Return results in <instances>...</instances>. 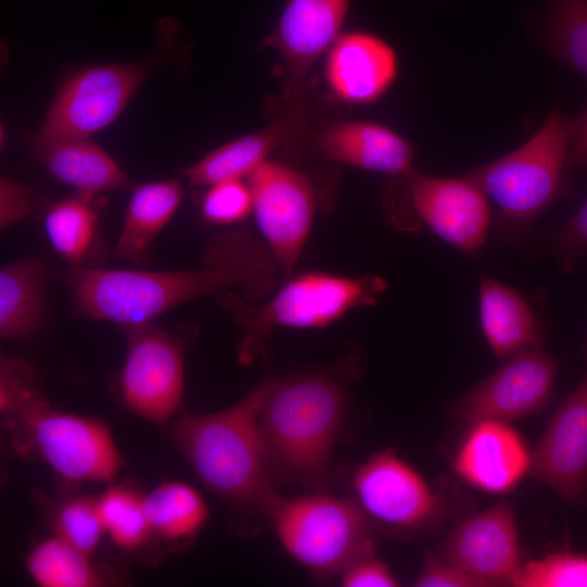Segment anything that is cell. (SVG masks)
Segmentation results:
<instances>
[{
    "label": "cell",
    "instance_id": "6da1fadb",
    "mask_svg": "<svg viewBox=\"0 0 587 587\" xmlns=\"http://www.w3.org/2000/svg\"><path fill=\"white\" fill-rule=\"evenodd\" d=\"M201 262L200 267L166 272L72 266L65 280L84 314L130 328L208 295L233 290L254 301L282 280L264 241L248 232L214 236Z\"/></svg>",
    "mask_w": 587,
    "mask_h": 587
},
{
    "label": "cell",
    "instance_id": "7a4b0ae2",
    "mask_svg": "<svg viewBox=\"0 0 587 587\" xmlns=\"http://www.w3.org/2000/svg\"><path fill=\"white\" fill-rule=\"evenodd\" d=\"M345 363L268 379L259 426L274 479L315 490L334 474L348 401Z\"/></svg>",
    "mask_w": 587,
    "mask_h": 587
},
{
    "label": "cell",
    "instance_id": "3957f363",
    "mask_svg": "<svg viewBox=\"0 0 587 587\" xmlns=\"http://www.w3.org/2000/svg\"><path fill=\"white\" fill-rule=\"evenodd\" d=\"M268 386L261 382L236 404L177 420L173 437L200 482L243 512L266 514L280 498L259 426Z\"/></svg>",
    "mask_w": 587,
    "mask_h": 587
},
{
    "label": "cell",
    "instance_id": "277c9868",
    "mask_svg": "<svg viewBox=\"0 0 587 587\" xmlns=\"http://www.w3.org/2000/svg\"><path fill=\"white\" fill-rule=\"evenodd\" d=\"M265 302L254 303L228 290L217 302L240 327V357L251 360L276 328L321 329L355 309L376 304L387 288L378 275L309 271L290 275Z\"/></svg>",
    "mask_w": 587,
    "mask_h": 587
},
{
    "label": "cell",
    "instance_id": "5b68a950",
    "mask_svg": "<svg viewBox=\"0 0 587 587\" xmlns=\"http://www.w3.org/2000/svg\"><path fill=\"white\" fill-rule=\"evenodd\" d=\"M571 127L572 118L553 110L523 146L464 174L496 203L501 223L527 225L554 201L569 163Z\"/></svg>",
    "mask_w": 587,
    "mask_h": 587
},
{
    "label": "cell",
    "instance_id": "8992f818",
    "mask_svg": "<svg viewBox=\"0 0 587 587\" xmlns=\"http://www.w3.org/2000/svg\"><path fill=\"white\" fill-rule=\"evenodd\" d=\"M270 519L286 552L320 579L339 576L353 560L375 552L374 526L354 500L319 490L280 497Z\"/></svg>",
    "mask_w": 587,
    "mask_h": 587
},
{
    "label": "cell",
    "instance_id": "52a82bcc",
    "mask_svg": "<svg viewBox=\"0 0 587 587\" xmlns=\"http://www.w3.org/2000/svg\"><path fill=\"white\" fill-rule=\"evenodd\" d=\"M384 200L387 217L399 230L425 225L465 254L476 253L487 239L488 199L465 175L438 177L413 171L392 177Z\"/></svg>",
    "mask_w": 587,
    "mask_h": 587
},
{
    "label": "cell",
    "instance_id": "ba28073f",
    "mask_svg": "<svg viewBox=\"0 0 587 587\" xmlns=\"http://www.w3.org/2000/svg\"><path fill=\"white\" fill-rule=\"evenodd\" d=\"M13 415L28 446L64 479L107 483L124 464L110 429L99 420L54 410L39 394Z\"/></svg>",
    "mask_w": 587,
    "mask_h": 587
},
{
    "label": "cell",
    "instance_id": "9c48e42d",
    "mask_svg": "<svg viewBox=\"0 0 587 587\" xmlns=\"http://www.w3.org/2000/svg\"><path fill=\"white\" fill-rule=\"evenodd\" d=\"M352 490L373 526L398 535L430 528L446 510L442 497L392 449L373 453L355 469Z\"/></svg>",
    "mask_w": 587,
    "mask_h": 587
},
{
    "label": "cell",
    "instance_id": "30bf717a",
    "mask_svg": "<svg viewBox=\"0 0 587 587\" xmlns=\"http://www.w3.org/2000/svg\"><path fill=\"white\" fill-rule=\"evenodd\" d=\"M248 178L258 227L286 279L308 242L317 209L316 188L303 171L270 159Z\"/></svg>",
    "mask_w": 587,
    "mask_h": 587
},
{
    "label": "cell",
    "instance_id": "8fae6325",
    "mask_svg": "<svg viewBox=\"0 0 587 587\" xmlns=\"http://www.w3.org/2000/svg\"><path fill=\"white\" fill-rule=\"evenodd\" d=\"M185 344L179 336L150 323L132 327L121 373L126 407L158 425L177 411L185 384Z\"/></svg>",
    "mask_w": 587,
    "mask_h": 587
},
{
    "label": "cell",
    "instance_id": "7c38bea8",
    "mask_svg": "<svg viewBox=\"0 0 587 587\" xmlns=\"http://www.w3.org/2000/svg\"><path fill=\"white\" fill-rule=\"evenodd\" d=\"M147 73L136 64H103L78 72L60 90L36 141L87 139L117 117Z\"/></svg>",
    "mask_w": 587,
    "mask_h": 587
},
{
    "label": "cell",
    "instance_id": "4fadbf2b",
    "mask_svg": "<svg viewBox=\"0 0 587 587\" xmlns=\"http://www.w3.org/2000/svg\"><path fill=\"white\" fill-rule=\"evenodd\" d=\"M453 405V416L470 425L494 420L511 423L542 411L550 402L557 377L555 359L540 346L507 360Z\"/></svg>",
    "mask_w": 587,
    "mask_h": 587
},
{
    "label": "cell",
    "instance_id": "5bb4252c",
    "mask_svg": "<svg viewBox=\"0 0 587 587\" xmlns=\"http://www.w3.org/2000/svg\"><path fill=\"white\" fill-rule=\"evenodd\" d=\"M529 475L566 503L587 504V373L554 411L532 450Z\"/></svg>",
    "mask_w": 587,
    "mask_h": 587
},
{
    "label": "cell",
    "instance_id": "9a60e30c",
    "mask_svg": "<svg viewBox=\"0 0 587 587\" xmlns=\"http://www.w3.org/2000/svg\"><path fill=\"white\" fill-rule=\"evenodd\" d=\"M438 555L488 587L511 585L523 563L512 503L501 500L464 520L441 541Z\"/></svg>",
    "mask_w": 587,
    "mask_h": 587
},
{
    "label": "cell",
    "instance_id": "2e32d148",
    "mask_svg": "<svg viewBox=\"0 0 587 587\" xmlns=\"http://www.w3.org/2000/svg\"><path fill=\"white\" fill-rule=\"evenodd\" d=\"M351 0H287L264 46L282 60L284 100L301 98L314 63L341 34Z\"/></svg>",
    "mask_w": 587,
    "mask_h": 587
},
{
    "label": "cell",
    "instance_id": "e0dca14e",
    "mask_svg": "<svg viewBox=\"0 0 587 587\" xmlns=\"http://www.w3.org/2000/svg\"><path fill=\"white\" fill-rule=\"evenodd\" d=\"M469 426L453 459L455 473L480 491L511 492L530 472L525 440L507 422L484 420Z\"/></svg>",
    "mask_w": 587,
    "mask_h": 587
},
{
    "label": "cell",
    "instance_id": "ac0fdd59",
    "mask_svg": "<svg viewBox=\"0 0 587 587\" xmlns=\"http://www.w3.org/2000/svg\"><path fill=\"white\" fill-rule=\"evenodd\" d=\"M324 74L335 99L349 104H370L395 83L397 53L374 34L348 32L340 34L327 51Z\"/></svg>",
    "mask_w": 587,
    "mask_h": 587
},
{
    "label": "cell",
    "instance_id": "d6986e66",
    "mask_svg": "<svg viewBox=\"0 0 587 587\" xmlns=\"http://www.w3.org/2000/svg\"><path fill=\"white\" fill-rule=\"evenodd\" d=\"M302 102L274 118L265 127L236 138L211 151L182 172L191 186L249 177L277 148L289 141L304 125Z\"/></svg>",
    "mask_w": 587,
    "mask_h": 587
},
{
    "label": "cell",
    "instance_id": "ffe728a7",
    "mask_svg": "<svg viewBox=\"0 0 587 587\" xmlns=\"http://www.w3.org/2000/svg\"><path fill=\"white\" fill-rule=\"evenodd\" d=\"M320 151L338 163L391 177L413 172L414 150L391 128L367 121L327 127L317 140Z\"/></svg>",
    "mask_w": 587,
    "mask_h": 587
},
{
    "label": "cell",
    "instance_id": "44dd1931",
    "mask_svg": "<svg viewBox=\"0 0 587 587\" xmlns=\"http://www.w3.org/2000/svg\"><path fill=\"white\" fill-rule=\"evenodd\" d=\"M478 300L482 330L497 358L507 360L540 346L542 332L535 311L514 288L483 276Z\"/></svg>",
    "mask_w": 587,
    "mask_h": 587
},
{
    "label": "cell",
    "instance_id": "7402d4cb",
    "mask_svg": "<svg viewBox=\"0 0 587 587\" xmlns=\"http://www.w3.org/2000/svg\"><path fill=\"white\" fill-rule=\"evenodd\" d=\"M35 146L47 171L80 193L93 196L129 186L115 161L87 139L36 141Z\"/></svg>",
    "mask_w": 587,
    "mask_h": 587
},
{
    "label": "cell",
    "instance_id": "603a6c76",
    "mask_svg": "<svg viewBox=\"0 0 587 587\" xmlns=\"http://www.w3.org/2000/svg\"><path fill=\"white\" fill-rule=\"evenodd\" d=\"M183 195L176 180L152 182L136 188L116 241V254L133 264L148 263L153 241L176 212Z\"/></svg>",
    "mask_w": 587,
    "mask_h": 587
},
{
    "label": "cell",
    "instance_id": "cb8c5ba5",
    "mask_svg": "<svg viewBox=\"0 0 587 587\" xmlns=\"http://www.w3.org/2000/svg\"><path fill=\"white\" fill-rule=\"evenodd\" d=\"M45 268L30 257L0 270V336L5 340L30 336L43 310Z\"/></svg>",
    "mask_w": 587,
    "mask_h": 587
},
{
    "label": "cell",
    "instance_id": "d4e9b609",
    "mask_svg": "<svg viewBox=\"0 0 587 587\" xmlns=\"http://www.w3.org/2000/svg\"><path fill=\"white\" fill-rule=\"evenodd\" d=\"M151 535L171 541L192 539L204 527L209 510L201 494L183 482H165L143 496Z\"/></svg>",
    "mask_w": 587,
    "mask_h": 587
},
{
    "label": "cell",
    "instance_id": "484cf974",
    "mask_svg": "<svg viewBox=\"0 0 587 587\" xmlns=\"http://www.w3.org/2000/svg\"><path fill=\"white\" fill-rule=\"evenodd\" d=\"M26 566L30 578L41 587H97L102 576L90 555L57 535L40 541L29 552Z\"/></svg>",
    "mask_w": 587,
    "mask_h": 587
},
{
    "label": "cell",
    "instance_id": "4316f807",
    "mask_svg": "<svg viewBox=\"0 0 587 587\" xmlns=\"http://www.w3.org/2000/svg\"><path fill=\"white\" fill-rule=\"evenodd\" d=\"M91 197L78 192L51 205L45 215L50 243L72 266H80L95 237L97 213Z\"/></svg>",
    "mask_w": 587,
    "mask_h": 587
},
{
    "label": "cell",
    "instance_id": "83f0119b",
    "mask_svg": "<svg viewBox=\"0 0 587 587\" xmlns=\"http://www.w3.org/2000/svg\"><path fill=\"white\" fill-rule=\"evenodd\" d=\"M97 503L105 534L123 550L142 547L151 536L143 496L126 486H111Z\"/></svg>",
    "mask_w": 587,
    "mask_h": 587
},
{
    "label": "cell",
    "instance_id": "f1b7e54d",
    "mask_svg": "<svg viewBox=\"0 0 587 587\" xmlns=\"http://www.w3.org/2000/svg\"><path fill=\"white\" fill-rule=\"evenodd\" d=\"M548 38L555 55L587 78V0H554Z\"/></svg>",
    "mask_w": 587,
    "mask_h": 587
},
{
    "label": "cell",
    "instance_id": "f546056e",
    "mask_svg": "<svg viewBox=\"0 0 587 587\" xmlns=\"http://www.w3.org/2000/svg\"><path fill=\"white\" fill-rule=\"evenodd\" d=\"M515 587H587V554L559 550L523 562L512 579Z\"/></svg>",
    "mask_w": 587,
    "mask_h": 587
},
{
    "label": "cell",
    "instance_id": "4dcf8cb0",
    "mask_svg": "<svg viewBox=\"0 0 587 587\" xmlns=\"http://www.w3.org/2000/svg\"><path fill=\"white\" fill-rule=\"evenodd\" d=\"M54 535L91 554L105 534L97 498L73 496L59 503L52 517Z\"/></svg>",
    "mask_w": 587,
    "mask_h": 587
},
{
    "label": "cell",
    "instance_id": "1f68e13d",
    "mask_svg": "<svg viewBox=\"0 0 587 587\" xmlns=\"http://www.w3.org/2000/svg\"><path fill=\"white\" fill-rule=\"evenodd\" d=\"M201 212L207 222L215 225H229L243 221L253 212V198L249 183L233 179L210 185L202 198Z\"/></svg>",
    "mask_w": 587,
    "mask_h": 587
},
{
    "label": "cell",
    "instance_id": "d6a6232c",
    "mask_svg": "<svg viewBox=\"0 0 587 587\" xmlns=\"http://www.w3.org/2000/svg\"><path fill=\"white\" fill-rule=\"evenodd\" d=\"M39 394L30 366L25 362L3 355L1 359V411L13 414L24 402Z\"/></svg>",
    "mask_w": 587,
    "mask_h": 587
},
{
    "label": "cell",
    "instance_id": "836d02e7",
    "mask_svg": "<svg viewBox=\"0 0 587 587\" xmlns=\"http://www.w3.org/2000/svg\"><path fill=\"white\" fill-rule=\"evenodd\" d=\"M345 587H396L399 580L387 563L367 553L353 560L339 574Z\"/></svg>",
    "mask_w": 587,
    "mask_h": 587
},
{
    "label": "cell",
    "instance_id": "e575fe53",
    "mask_svg": "<svg viewBox=\"0 0 587 587\" xmlns=\"http://www.w3.org/2000/svg\"><path fill=\"white\" fill-rule=\"evenodd\" d=\"M417 587H488L482 579L448 562L438 554H428L414 582Z\"/></svg>",
    "mask_w": 587,
    "mask_h": 587
},
{
    "label": "cell",
    "instance_id": "d590c367",
    "mask_svg": "<svg viewBox=\"0 0 587 587\" xmlns=\"http://www.w3.org/2000/svg\"><path fill=\"white\" fill-rule=\"evenodd\" d=\"M32 209V195L25 186L8 178L0 180V224L9 227L25 217Z\"/></svg>",
    "mask_w": 587,
    "mask_h": 587
},
{
    "label": "cell",
    "instance_id": "8d00e7d4",
    "mask_svg": "<svg viewBox=\"0 0 587 587\" xmlns=\"http://www.w3.org/2000/svg\"><path fill=\"white\" fill-rule=\"evenodd\" d=\"M554 242L561 250L563 262L580 255L587 250V200L576 214L560 227L555 234Z\"/></svg>",
    "mask_w": 587,
    "mask_h": 587
},
{
    "label": "cell",
    "instance_id": "74e56055",
    "mask_svg": "<svg viewBox=\"0 0 587 587\" xmlns=\"http://www.w3.org/2000/svg\"><path fill=\"white\" fill-rule=\"evenodd\" d=\"M567 162L570 165L587 166V108L572 118Z\"/></svg>",
    "mask_w": 587,
    "mask_h": 587
}]
</instances>
